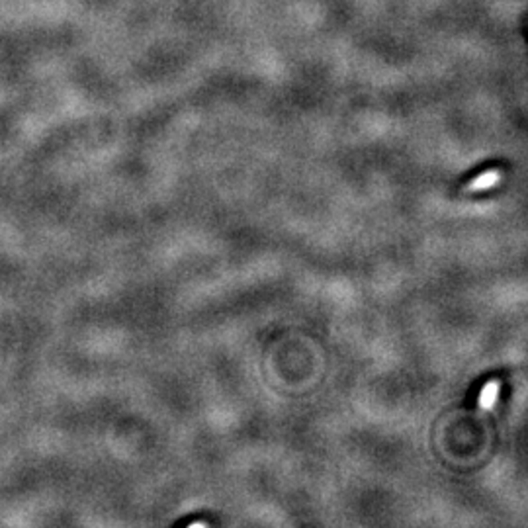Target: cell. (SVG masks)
Wrapping results in <instances>:
<instances>
[{"label":"cell","instance_id":"1","mask_svg":"<svg viewBox=\"0 0 528 528\" xmlns=\"http://www.w3.org/2000/svg\"><path fill=\"white\" fill-rule=\"evenodd\" d=\"M499 180H501V170H497V169L488 170V172L479 174L478 179L472 180L468 190H472V192H478V190L491 188V186H495V184H497Z\"/></svg>","mask_w":528,"mask_h":528},{"label":"cell","instance_id":"2","mask_svg":"<svg viewBox=\"0 0 528 528\" xmlns=\"http://www.w3.org/2000/svg\"><path fill=\"white\" fill-rule=\"evenodd\" d=\"M499 389H501L499 379H491V382H488V384L483 386V389H481V393H479V407L481 409L493 407V403H495L499 398Z\"/></svg>","mask_w":528,"mask_h":528}]
</instances>
